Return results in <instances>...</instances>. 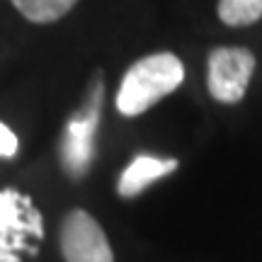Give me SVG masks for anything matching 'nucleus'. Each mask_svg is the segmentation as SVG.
Masks as SVG:
<instances>
[{
    "instance_id": "nucleus-4",
    "label": "nucleus",
    "mask_w": 262,
    "mask_h": 262,
    "mask_svg": "<svg viewBox=\"0 0 262 262\" xmlns=\"http://www.w3.org/2000/svg\"><path fill=\"white\" fill-rule=\"evenodd\" d=\"M206 85L216 102L235 104L243 100L255 73V56L243 47H219L209 54Z\"/></svg>"
},
{
    "instance_id": "nucleus-3",
    "label": "nucleus",
    "mask_w": 262,
    "mask_h": 262,
    "mask_svg": "<svg viewBox=\"0 0 262 262\" xmlns=\"http://www.w3.org/2000/svg\"><path fill=\"white\" fill-rule=\"evenodd\" d=\"M102 97L104 85L97 73L95 83L90 85V93L85 104L68 119L61 136V165L71 180H80L88 172L90 163L95 158V139H97V126L102 117Z\"/></svg>"
},
{
    "instance_id": "nucleus-6",
    "label": "nucleus",
    "mask_w": 262,
    "mask_h": 262,
    "mask_svg": "<svg viewBox=\"0 0 262 262\" xmlns=\"http://www.w3.org/2000/svg\"><path fill=\"white\" fill-rule=\"evenodd\" d=\"M172 170H178L175 158H158V156H136L129 165L124 168L122 178L117 182V192L124 199L141 194L143 189L153 185L156 180L170 175Z\"/></svg>"
},
{
    "instance_id": "nucleus-7",
    "label": "nucleus",
    "mask_w": 262,
    "mask_h": 262,
    "mask_svg": "<svg viewBox=\"0 0 262 262\" xmlns=\"http://www.w3.org/2000/svg\"><path fill=\"white\" fill-rule=\"evenodd\" d=\"M10 3L29 22H34V25H49V22L61 19L66 12H71L78 0H10Z\"/></svg>"
},
{
    "instance_id": "nucleus-5",
    "label": "nucleus",
    "mask_w": 262,
    "mask_h": 262,
    "mask_svg": "<svg viewBox=\"0 0 262 262\" xmlns=\"http://www.w3.org/2000/svg\"><path fill=\"white\" fill-rule=\"evenodd\" d=\"M61 253L66 262H114L112 245L102 226L83 209H73L63 216Z\"/></svg>"
},
{
    "instance_id": "nucleus-8",
    "label": "nucleus",
    "mask_w": 262,
    "mask_h": 262,
    "mask_svg": "<svg viewBox=\"0 0 262 262\" xmlns=\"http://www.w3.org/2000/svg\"><path fill=\"white\" fill-rule=\"evenodd\" d=\"M219 17L228 27H248L262 17V0H219Z\"/></svg>"
},
{
    "instance_id": "nucleus-9",
    "label": "nucleus",
    "mask_w": 262,
    "mask_h": 262,
    "mask_svg": "<svg viewBox=\"0 0 262 262\" xmlns=\"http://www.w3.org/2000/svg\"><path fill=\"white\" fill-rule=\"evenodd\" d=\"M17 136L12 134L8 124L0 122V158H15L17 153Z\"/></svg>"
},
{
    "instance_id": "nucleus-2",
    "label": "nucleus",
    "mask_w": 262,
    "mask_h": 262,
    "mask_svg": "<svg viewBox=\"0 0 262 262\" xmlns=\"http://www.w3.org/2000/svg\"><path fill=\"white\" fill-rule=\"evenodd\" d=\"M44 238V219L27 194L17 189L0 192V262H22V255H37Z\"/></svg>"
},
{
    "instance_id": "nucleus-1",
    "label": "nucleus",
    "mask_w": 262,
    "mask_h": 262,
    "mask_svg": "<svg viewBox=\"0 0 262 262\" xmlns=\"http://www.w3.org/2000/svg\"><path fill=\"white\" fill-rule=\"evenodd\" d=\"M185 80V66L175 54L160 51L139 58L126 68L117 90V110L124 117H139L160 102L165 95L175 93Z\"/></svg>"
}]
</instances>
